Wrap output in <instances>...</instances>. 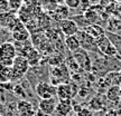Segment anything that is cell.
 <instances>
[{
    "mask_svg": "<svg viewBox=\"0 0 121 116\" xmlns=\"http://www.w3.org/2000/svg\"><path fill=\"white\" fill-rule=\"evenodd\" d=\"M22 77H24V75L19 74L18 72H16L15 69L11 68V73H10V83L17 82V80H19V79H22Z\"/></svg>",
    "mask_w": 121,
    "mask_h": 116,
    "instance_id": "obj_30",
    "label": "cell"
},
{
    "mask_svg": "<svg viewBox=\"0 0 121 116\" xmlns=\"http://www.w3.org/2000/svg\"><path fill=\"white\" fill-rule=\"evenodd\" d=\"M76 116H94V112L90 109L87 106H82V108L78 111V113H75Z\"/></svg>",
    "mask_w": 121,
    "mask_h": 116,
    "instance_id": "obj_27",
    "label": "cell"
},
{
    "mask_svg": "<svg viewBox=\"0 0 121 116\" xmlns=\"http://www.w3.org/2000/svg\"><path fill=\"white\" fill-rule=\"evenodd\" d=\"M107 102L113 104V105H118L121 103V89L120 86H110L104 93Z\"/></svg>",
    "mask_w": 121,
    "mask_h": 116,
    "instance_id": "obj_12",
    "label": "cell"
},
{
    "mask_svg": "<svg viewBox=\"0 0 121 116\" xmlns=\"http://www.w3.org/2000/svg\"><path fill=\"white\" fill-rule=\"evenodd\" d=\"M48 64L53 67H57V66H60V65L64 64V60H63V57L60 56V54H56V55H53L48 59Z\"/></svg>",
    "mask_w": 121,
    "mask_h": 116,
    "instance_id": "obj_26",
    "label": "cell"
},
{
    "mask_svg": "<svg viewBox=\"0 0 121 116\" xmlns=\"http://www.w3.org/2000/svg\"><path fill=\"white\" fill-rule=\"evenodd\" d=\"M95 44H96L98 50H99V52L101 55H103L105 57H109V58H114V59L121 60V57L119 56V52H118L114 44L107 36V34L104 35V36H102L101 38L96 39Z\"/></svg>",
    "mask_w": 121,
    "mask_h": 116,
    "instance_id": "obj_1",
    "label": "cell"
},
{
    "mask_svg": "<svg viewBox=\"0 0 121 116\" xmlns=\"http://www.w3.org/2000/svg\"><path fill=\"white\" fill-rule=\"evenodd\" d=\"M69 9L65 6V4H57V7L52 12H51V16L52 18H54L57 21H62V20H65L69 18Z\"/></svg>",
    "mask_w": 121,
    "mask_h": 116,
    "instance_id": "obj_17",
    "label": "cell"
},
{
    "mask_svg": "<svg viewBox=\"0 0 121 116\" xmlns=\"http://www.w3.org/2000/svg\"><path fill=\"white\" fill-rule=\"evenodd\" d=\"M120 89H121V87H120Z\"/></svg>",
    "mask_w": 121,
    "mask_h": 116,
    "instance_id": "obj_40",
    "label": "cell"
},
{
    "mask_svg": "<svg viewBox=\"0 0 121 116\" xmlns=\"http://www.w3.org/2000/svg\"><path fill=\"white\" fill-rule=\"evenodd\" d=\"M24 2L28 7H36V6H38V0H24Z\"/></svg>",
    "mask_w": 121,
    "mask_h": 116,
    "instance_id": "obj_33",
    "label": "cell"
},
{
    "mask_svg": "<svg viewBox=\"0 0 121 116\" xmlns=\"http://www.w3.org/2000/svg\"><path fill=\"white\" fill-rule=\"evenodd\" d=\"M90 2L92 6H94V4H96L98 2H99V0H90Z\"/></svg>",
    "mask_w": 121,
    "mask_h": 116,
    "instance_id": "obj_36",
    "label": "cell"
},
{
    "mask_svg": "<svg viewBox=\"0 0 121 116\" xmlns=\"http://www.w3.org/2000/svg\"><path fill=\"white\" fill-rule=\"evenodd\" d=\"M9 10L17 13L24 4V0H8Z\"/></svg>",
    "mask_w": 121,
    "mask_h": 116,
    "instance_id": "obj_25",
    "label": "cell"
},
{
    "mask_svg": "<svg viewBox=\"0 0 121 116\" xmlns=\"http://www.w3.org/2000/svg\"><path fill=\"white\" fill-rule=\"evenodd\" d=\"M60 30L63 35H65L66 37H69V36H75V35L78 32V24L74 21L73 19H65V20H62L60 22Z\"/></svg>",
    "mask_w": 121,
    "mask_h": 116,
    "instance_id": "obj_9",
    "label": "cell"
},
{
    "mask_svg": "<svg viewBox=\"0 0 121 116\" xmlns=\"http://www.w3.org/2000/svg\"><path fill=\"white\" fill-rule=\"evenodd\" d=\"M78 40H80V44H81V48L86 50V52H99L98 50V47H96V44H95V39L93 37H91L89 34H86L84 30H78V32L76 34ZM100 54V52H99Z\"/></svg>",
    "mask_w": 121,
    "mask_h": 116,
    "instance_id": "obj_7",
    "label": "cell"
},
{
    "mask_svg": "<svg viewBox=\"0 0 121 116\" xmlns=\"http://www.w3.org/2000/svg\"><path fill=\"white\" fill-rule=\"evenodd\" d=\"M11 35L15 41H26L30 38V32L26 28L25 24H22L20 20L17 24V26L11 30Z\"/></svg>",
    "mask_w": 121,
    "mask_h": 116,
    "instance_id": "obj_10",
    "label": "cell"
},
{
    "mask_svg": "<svg viewBox=\"0 0 121 116\" xmlns=\"http://www.w3.org/2000/svg\"><path fill=\"white\" fill-rule=\"evenodd\" d=\"M80 7H82V9L84 11H86L92 7L90 0H80Z\"/></svg>",
    "mask_w": 121,
    "mask_h": 116,
    "instance_id": "obj_32",
    "label": "cell"
},
{
    "mask_svg": "<svg viewBox=\"0 0 121 116\" xmlns=\"http://www.w3.org/2000/svg\"><path fill=\"white\" fill-rule=\"evenodd\" d=\"M105 105H107L105 96H104V98H101L100 96H94V97H92L89 100L87 107L90 109H92L93 112H100V111H102L105 107Z\"/></svg>",
    "mask_w": 121,
    "mask_h": 116,
    "instance_id": "obj_19",
    "label": "cell"
},
{
    "mask_svg": "<svg viewBox=\"0 0 121 116\" xmlns=\"http://www.w3.org/2000/svg\"><path fill=\"white\" fill-rule=\"evenodd\" d=\"M1 28H2V27H1V25H0V29H1Z\"/></svg>",
    "mask_w": 121,
    "mask_h": 116,
    "instance_id": "obj_39",
    "label": "cell"
},
{
    "mask_svg": "<svg viewBox=\"0 0 121 116\" xmlns=\"http://www.w3.org/2000/svg\"><path fill=\"white\" fill-rule=\"evenodd\" d=\"M83 16H84V18H85V20L87 21L89 25L95 24L100 18V15L96 12V10L94 9V7H91L89 10L84 11V15H83Z\"/></svg>",
    "mask_w": 121,
    "mask_h": 116,
    "instance_id": "obj_21",
    "label": "cell"
},
{
    "mask_svg": "<svg viewBox=\"0 0 121 116\" xmlns=\"http://www.w3.org/2000/svg\"><path fill=\"white\" fill-rule=\"evenodd\" d=\"M73 57L74 59L76 60V63L78 64L81 70H84L86 73H90L92 70V68H93V61L91 59L89 52L80 48L78 50L73 52Z\"/></svg>",
    "mask_w": 121,
    "mask_h": 116,
    "instance_id": "obj_5",
    "label": "cell"
},
{
    "mask_svg": "<svg viewBox=\"0 0 121 116\" xmlns=\"http://www.w3.org/2000/svg\"><path fill=\"white\" fill-rule=\"evenodd\" d=\"M17 57V52L13 43L4 41L0 45V65L13 67V59Z\"/></svg>",
    "mask_w": 121,
    "mask_h": 116,
    "instance_id": "obj_2",
    "label": "cell"
},
{
    "mask_svg": "<svg viewBox=\"0 0 121 116\" xmlns=\"http://www.w3.org/2000/svg\"><path fill=\"white\" fill-rule=\"evenodd\" d=\"M17 111L20 116H35L36 111H35L33 104L26 100V99H20L17 103Z\"/></svg>",
    "mask_w": 121,
    "mask_h": 116,
    "instance_id": "obj_14",
    "label": "cell"
},
{
    "mask_svg": "<svg viewBox=\"0 0 121 116\" xmlns=\"http://www.w3.org/2000/svg\"><path fill=\"white\" fill-rule=\"evenodd\" d=\"M65 65H66V67L69 68V73H76L80 70V66L78 64L76 63V60L74 59L73 55L71 57H67L66 59H65Z\"/></svg>",
    "mask_w": 121,
    "mask_h": 116,
    "instance_id": "obj_24",
    "label": "cell"
},
{
    "mask_svg": "<svg viewBox=\"0 0 121 116\" xmlns=\"http://www.w3.org/2000/svg\"><path fill=\"white\" fill-rule=\"evenodd\" d=\"M65 46L71 52H75L81 48V44L78 40V36H69V37H65Z\"/></svg>",
    "mask_w": 121,
    "mask_h": 116,
    "instance_id": "obj_20",
    "label": "cell"
},
{
    "mask_svg": "<svg viewBox=\"0 0 121 116\" xmlns=\"http://www.w3.org/2000/svg\"><path fill=\"white\" fill-rule=\"evenodd\" d=\"M19 22L16 12L13 11H7V12H1L0 13V25L4 28H8L10 31L17 26Z\"/></svg>",
    "mask_w": 121,
    "mask_h": 116,
    "instance_id": "obj_8",
    "label": "cell"
},
{
    "mask_svg": "<svg viewBox=\"0 0 121 116\" xmlns=\"http://www.w3.org/2000/svg\"><path fill=\"white\" fill-rule=\"evenodd\" d=\"M13 93L15 95L19 97L20 99H25L26 98V94H25V90L22 89V87L20 85H15L13 86Z\"/></svg>",
    "mask_w": 121,
    "mask_h": 116,
    "instance_id": "obj_28",
    "label": "cell"
},
{
    "mask_svg": "<svg viewBox=\"0 0 121 116\" xmlns=\"http://www.w3.org/2000/svg\"><path fill=\"white\" fill-rule=\"evenodd\" d=\"M27 60H28V63H29V66H35V65H37L39 63V60H40V54L39 52L34 48V49H31L28 54H27V56L25 57Z\"/></svg>",
    "mask_w": 121,
    "mask_h": 116,
    "instance_id": "obj_22",
    "label": "cell"
},
{
    "mask_svg": "<svg viewBox=\"0 0 121 116\" xmlns=\"http://www.w3.org/2000/svg\"><path fill=\"white\" fill-rule=\"evenodd\" d=\"M78 89H80L78 86L74 82L60 84L56 87V97L60 100H67V99L72 100L78 95Z\"/></svg>",
    "mask_w": 121,
    "mask_h": 116,
    "instance_id": "obj_4",
    "label": "cell"
},
{
    "mask_svg": "<svg viewBox=\"0 0 121 116\" xmlns=\"http://www.w3.org/2000/svg\"><path fill=\"white\" fill-rule=\"evenodd\" d=\"M57 97H54V98H49V99H40V102L38 104V111L43 113L44 115L51 116L55 113V109H56V105L57 102L56 100Z\"/></svg>",
    "mask_w": 121,
    "mask_h": 116,
    "instance_id": "obj_11",
    "label": "cell"
},
{
    "mask_svg": "<svg viewBox=\"0 0 121 116\" xmlns=\"http://www.w3.org/2000/svg\"><path fill=\"white\" fill-rule=\"evenodd\" d=\"M104 116H118L117 109H114V108H110V109H108V111L105 112Z\"/></svg>",
    "mask_w": 121,
    "mask_h": 116,
    "instance_id": "obj_34",
    "label": "cell"
},
{
    "mask_svg": "<svg viewBox=\"0 0 121 116\" xmlns=\"http://www.w3.org/2000/svg\"><path fill=\"white\" fill-rule=\"evenodd\" d=\"M15 45V48H16V52H17L18 56H22V57H26L27 54L34 49V46H33V43L31 40H26V41H15L13 43Z\"/></svg>",
    "mask_w": 121,
    "mask_h": 116,
    "instance_id": "obj_16",
    "label": "cell"
},
{
    "mask_svg": "<svg viewBox=\"0 0 121 116\" xmlns=\"http://www.w3.org/2000/svg\"><path fill=\"white\" fill-rule=\"evenodd\" d=\"M87 94H89V89H86V88H80V89H78V95H80V96H82V97H86Z\"/></svg>",
    "mask_w": 121,
    "mask_h": 116,
    "instance_id": "obj_35",
    "label": "cell"
},
{
    "mask_svg": "<svg viewBox=\"0 0 121 116\" xmlns=\"http://www.w3.org/2000/svg\"><path fill=\"white\" fill-rule=\"evenodd\" d=\"M35 92L40 99H49L56 97V87L53 86L51 83H38L35 87Z\"/></svg>",
    "mask_w": 121,
    "mask_h": 116,
    "instance_id": "obj_6",
    "label": "cell"
},
{
    "mask_svg": "<svg viewBox=\"0 0 121 116\" xmlns=\"http://www.w3.org/2000/svg\"><path fill=\"white\" fill-rule=\"evenodd\" d=\"M117 113H118V116H121V105L118 107V109H117Z\"/></svg>",
    "mask_w": 121,
    "mask_h": 116,
    "instance_id": "obj_37",
    "label": "cell"
},
{
    "mask_svg": "<svg viewBox=\"0 0 121 116\" xmlns=\"http://www.w3.org/2000/svg\"><path fill=\"white\" fill-rule=\"evenodd\" d=\"M10 73H11V67L0 65V85L10 82Z\"/></svg>",
    "mask_w": 121,
    "mask_h": 116,
    "instance_id": "obj_23",
    "label": "cell"
},
{
    "mask_svg": "<svg viewBox=\"0 0 121 116\" xmlns=\"http://www.w3.org/2000/svg\"><path fill=\"white\" fill-rule=\"evenodd\" d=\"M64 4L69 9H76L80 7V0H64Z\"/></svg>",
    "mask_w": 121,
    "mask_h": 116,
    "instance_id": "obj_29",
    "label": "cell"
},
{
    "mask_svg": "<svg viewBox=\"0 0 121 116\" xmlns=\"http://www.w3.org/2000/svg\"><path fill=\"white\" fill-rule=\"evenodd\" d=\"M29 63H28V60L25 58V57L22 56H18L13 59V67L11 68L15 69L16 72H18L19 74H22V75H25V74L28 72V69H29Z\"/></svg>",
    "mask_w": 121,
    "mask_h": 116,
    "instance_id": "obj_15",
    "label": "cell"
},
{
    "mask_svg": "<svg viewBox=\"0 0 121 116\" xmlns=\"http://www.w3.org/2000/svg\"><path fill=\"white\" fill-rule=\"evenodd\" d=\"M69 116H76L75 114H71V115H69Z\"/></svg>",
    "mask_w": 121,
    "mask_h": 116,
    "instance_id": "obj_38",
    "label": "cell"
},
{
    "mask_svg": "<svg viewBox=\"0 0 121 116\" xmlns=\"http://www.w3.org/2000/svg\"><path fill=\"white\" fill-rule=\"evenodd\" d=\"M73 112V102L72 100H58L55 109L56 116H69Z\"/></svg>",
    "mask_w": 121,
    "mask_h": 116,
    "instance_id": "obj_13",
    "label": "cell"
},
{
    "mask_svg": "<svg viewBox=\"0 0 121 116\" xmlns=\"http://www.w3.org/2000/svg\"><path fill=\"white\" fill-rule=\"evenodd\" d=\"M82 30H84L86 34H89L91 37H93V38L96 40V39L101 38L102 36L105 35V30H104L103 27L99 26V25H96V24H92V25H89L86 26L85 28H83Z\"/></svg>",
    "mask_w": 121,
    "mask_h": 116,
    "instance_id": "obj_18",
    "label": "cell"
},
{
    "mask_svg": "<svg viewBox=\"0 0 121 116\" xmlns=\"http://www.w3.org/2000/svg\"><path fill=\"white\" fill-rule=\"evenodd\" d=\"M69 80H71V75H69V70L66 67L65 63L60 66L53 67L52 72H51V84L53 86L57 87L60 84L69 83Z\"/></svg>",
    "mask_w": 121,
    "mask_h": 116,
    "instance_id": "obj_3",
    "label": "cell"
},
{
    "mask_svg": "<svg viewBox=\"0 0 121 116\" xmlns=\"http://www.w3.org/2000/svg\"><path fill=\"white\" fill-rule=\"evenodd\" d=\"M7 11H10V10H9L8 0H0V13L7 12Z\"/></svg>",
    "mask_w": 121,
    "mask_h": 116,
    "instance_id": "obj_31",
    "label": "cell"
}]
</instances>
